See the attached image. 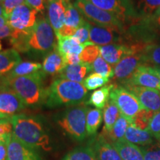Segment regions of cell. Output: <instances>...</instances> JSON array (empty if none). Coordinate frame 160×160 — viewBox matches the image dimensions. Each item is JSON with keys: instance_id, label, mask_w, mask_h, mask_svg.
Listing matches in <instances>:
<instances>
[{"instance_id": "cell-53", "label": "cell", "mask_w": 160, "mask_h": 160, "mask_svg": "<svg viewBox=\"0 0 160 160\" xmlns=\"http://www.w3.org/2000/svg\"><path fill=\"white\" fill-rule=\"evenodd\" d=\"M3 1H4V0H0V3H2V2Z\"/></svg>"}, {"instance_id": "cell-10", "label": "cell", "mask_w": 160, "mask_h": 160, "mask_svg": "<svg viewBox=\"0 0 160 160\" xmlns=\"http://www.w3.org/2000/svg\"><path fill=\"white\" fill-rule=\"evenodd\" d=\"M37 14L38 12L25 2L13 10L8 19V24L13 31H25L35 25Z\"/></svg>"}, {"instance_id": "cell-33", "label": "cell", "mask_w": 160, "mask_h": 160, "mask_svg": "<svg viewBox=\"0 0 160 160\" xmlns=\"http://www.w3.org/2000/svg\"><path fill=\"white\" fill-rule=\"evenodd\" d=\"M141 53L146 65L160 66V42L148 45Z\"/></svg>"}, {"instance_id": "cell-15", "label": "cell", "mask_w": 160, "mask_h": 160, "mask_svg": "<svg viewBox=\"0 0 160 160\" xmlns=\"http://www.w3.org/2000/svg\"><path fill=\"white\" fill-rule=\"evenodd\" d=\"M133 93L144 108L153 112L160 111V91L156 89L139 86H124Z\"/></svg>"}, {"instance_id": "cell-24", "label": "cell", "mask_w": 160, "mask_h": 160, "mask_svg": "<svg viewBox=\"0 0 160 160\" xmlns=\"http://www.w3.org/2000/svg\"><path fill=\"white\" fill-rule=\"evenodd\" d=\"M22 62L19 52L10 48L0 51V76H6Z\"/></svg>"}, {"instance_id": "cell-2", "label": "cell", "mask_w": 160, "mask_h": 160, "mask_svg": "<svg viewBox=\"0 0 160 160\" xmlns=\"http://www.w3.org/2000/svg\"><path fill=\"white\" fill-rule=\"evenodd\" d=\"M13 134L19 141L37 151H53L55 146L51 136L39 118L24 113L11 117Z\"/></svg>"}, {"instance_id": "cell-36", "label": "cell", "mask_w": 160, "mask_h": 160, "mask_svg": "<svg viewBox=\"0 0 160 160\" xmlns=\"http://www.w3.org/2000/svg\"><path fill=\"white\" fill-rule=\"evenodd\" d=\"M109 82V79L104 77L97 73H91L85 77L83 80L82 84L85 88L88 91L95 90L102 88Z\"/></svg>"}, {"instance_id": "cell-41", "label": "cell", "mask_w": 160, "mask_h": 160, "mask_svg": "<svg viewBox=\"0 0 160 160\" xmlns=\"http://www.w3.org/2000/svg\"><path fill=\"white\" fill-rule=\"evenodd\" d=\"M148 130L156 140L160 142V111L154 113L150 122Z\"/></svg>"}, {"instance_id": "cell-54", "label": "cell", "mask_w": 160, "mask_h": 160, "mask_svg": "<svg viewBox=\"0 0 160 160\" xmlns=\"http://www.w3.org/2000/svg\"><path fill=\"white\" fill-rule=\"evenodd\" d=\"M69 1H70V0H69Z\"/></svg>"}, {"instance_id": "cell-13", "label": "cell", "mask_w": 160, "mask_h": 160, "mask_svg": "<svg viewBox=\"0 0 160 160\" xmlns=\"http://www.w3.org/2000/svg\"><path fill=\"white\" fill-rule=\"evenodd\" d=\"M122 86L133 85L160 91V79L149 68V65L139 66Z\"/></svg>"}, {"instance_id": "cell-38", "label": "cell", "mask_w": 160, "mask_h": 160, "mask_svg": "<svg viewBox=\"0 0 160 160\" xmlns=\"http://www.w3.org/2000/svg\"><path fill=\"white\" fill-rule=\"evenodd\" d=\"M144 160H160V142L157 141L151 145L141 146Z\"/></svg>"}, {"instance_id": "cell-22", "label": "cell", "mask_w": 160, "mask_h": 160, "mask_svg": "<svg viewBox=\"0 0 160 160\" xmlns=\"http://www.w3.org/2000/svg\"><path fill=\"white\" fill-rule=\"evenodd\" d=\"M92 71L91 65L81 62L77 65H67L59 74V78L82 83L85 79L86 75Z\"/></svg>"}, {"instance_id": "cell-1", "label": "cell", "mask_w": 160, "mask_h": 160, "mask_svg": "<svg viewBox=\"0 0 160 160\" xmlns=\"http://www.w3.org/2000/svg\"><path fill=\"white\" fill-rule=\"evenodd\" d=\"M13 48L20 53H49L56 47L55 33L48 18L37 19L35 25L25 31H13L10 37Z\"/></svg>"}, {"instance_id": "cell-25", "label": "cell", "mask_w": 160, "mask_h": 160, "mask_svg": "<svg viewBox=\"0 0 160 160\" xmlns=\"http://www.w3.org/2000/svg\"><path fill=\"white\" fill-rule=\"evenodd\" d=\"M116 84L111 83L96 90L90 96L87 105L94 106L98 109H102L110 99V95L112 90L114 88Z\"/></svg>"}, {"instance_id": "cell-14", "label": "cell", "mask_w": 160, "mask_h": 160, "mask_svg": "<svg viewBox=\"0 0 160 160\" xmlns=\"http://www.w3.org/2000/svg\"><path fill=\"white\" fill-rule=\"evenodd\" d=\"M7 147L6 160H43L39 151L22 142L13 134L8 142Z\"/></svg>"}, {"instance_id": "cell-27", "label": "cell", "mask_w": 160, "mask_h": 160, "mask_svg": "<svg viewBox=\"0 0 160 160\" xmlns=\"http://www.w3.org/2000/svg\"><path fill=\"white\" fill-rule=\"evenodd\" d=\"M130 122L122 114L120 113L119 118L113 125V128L108 133H102L104 137L111 142L119 141L125 139V136L128 127L130 125Z\"/></svg>"}, {"instance_id": "cell-3", "label": "cell", "mask_w": 160, "mask_h": 160, "mask_svg": "<svg viewBox=\"0 0 160 160\" xmlns=\"http://www.w3.org/2000/svg\"><path fill=\"white\" fill-rule=\"evenodd\" d=\"M87 96L88 90L82 83L59 78L47 88L45 105L49 108L81 105Z\"/></svg>"}, {"instance_id": "cell-45", "label": "cell", "mask_w": 160, "mask_h": 160, "mask_svg": "<svg viewBox=\"0 0 160 160\" xmlns=\"http://www.w3.org/2000/svg\"><path fill=\"white\" fill-rule=\"evenodd\" d=\"M12 33H13V29L10 27L8 24L3 27H1L0 28V39L11 37Z\"/></svg>"}, {"instance_id": "cell-8", "label": "cell", "mask_w": 160, "mask_h": 160, "mask_svg": "<svg viewBox=\"0 0 160 160\" xmlns=\"http://www.w3.org/2000/svg\"><path fill=\"white\" fill-rule=\"evenodd\" d=\"M99 8L116 16L129 27L139 19L133 0H87Z\"/></svg>"}, {"instance_id": "cell-31", "label": "cell", "mask_w": 160, "mask_h": 160, "mask_svg": "<svg viewBox=\"0 0 160 160\" xmlns=\"http://www.w3.org/2000/svg\"><path fill=\"white\" fill-rule=\"evenodd\" d=\"M135 8L139 19L149 17L160 8V0H137Z\"/></svg>"}, {"instance_id": "cell-40", "label": "cell", "mask_w": 160, "mask_h": 160, "mask_svg": "<svg viewBox=\"0 0 160 160\" xmlns=\"http://www.w3.org/2000/svg\"><path fill=\"white\" fill-rule=\"evenodd\" d=\"M90 27H91V23L85 20L82 25L77 29L74 35L71 37L77 39L80 44L84 45L90 40Z\"/></svg>"}, {"instance_id": "cell-11", "label": "cell", "mask_w": 160, "mask_h": 160, "mask_svg": "<svg viewBox=\"0 0 160 160\" xmlns=\"http://www.w3.org/2000/svg\"><path fill=\"white\" fill-rule=\"evenodd\" d=\"M125 33L111 28L93 25L90 27V41L98 46L125 43Z\"/></svg>"}, {"instance_id": "cell-29", "label": "cell", "mask_w": 160, "mask_h": 160, "mask_svg": "<svg viewBox=\"0 0 160 160\" xmlns=\"http://www.w3.org/2000/svg\"><path fill=\"white\" fill-rule=\"evenodd\" d=\"M42 68V65L39 62L29 61L21 62L10 72L8 74L6 75V77L8 79H11V78L17 77L31 75L41 71Z\"/></svg>"}, {"instance_id": "cell-51", "label": "cell", "mask_w": 160, "mask_h": 160, "mask_svg": "<svg viewBox=\"0 0 160 160\" xmlns=\"http://www.w3.org/2000/svg\"><path fill=\"white\" fill-rule=\"evenodd\" d=\"M6 118H10V117H8V116L0 113V119H6Z\"/></svg>"}, {"instance_id": "cell-21", "label": "cell", "mask_w": 160, "mask_h": 160, "mask_svg": "<svg viewBox=\"0 0 160 160\" xmlns=\"http://www.w3.org/2000/svg\"><path fill=\"white\" fill-rule=\"evenodd\" d=\"M111 143L122 160H144L139 146L130 142L125 139Z\"/></svg>"}, {"instance_id": "cell-5", "label": "cell", "mask_w": 160, "mask_h": 160, "mask_svg": "<svg viewBox=\"0 0 160 160\" xmlns=\"http://www.w3.org/2000/svg\"><path fill=\"white\" fill-rule=\"evenodd\" d=\"M128 42L147 46L160 42V8L149 17L139 19L127 28Z\"/></svg>"}, {"instance_id": "cell-6", "label": "cell", "mask_w": 160, "mask_h": 160, "mask_svg": "<svg viewBox=\"0 0 160 160\" xmlns=\"http://www.w3.org/2000/svg\"><path fill=\"white\" fill-rule=\"evenodd\" d=\"M88 109L85 105H74L66 110L57 120L64 133L75 141H83L87 137L86 116Z\"/></svg>"}, {"instance_id": "cell-37", "label": "cell", "mask_w": 160, "mask_h": 160, "mask_svg": "<svg viewBox=\"0 0 160 160\" xmlns=\"http://www.w3.org/2000/svg\"><path fill=\"white\" fill-rule=\"evenodd\" d=\"M153 114L154 112L145 108L142 109L133 118L131 124L140 130H147Z\"/></svg>"}, {"instance_id": "cell-48", "label": "cell", "mask_w": 160, "mask_h": 160, "mask_svg": "<svg viewBox=\"0 0 160 160\" xmlns=\"http://www.w3.org/2000/svg\"><path fill=\"white\" fill-rule=\"evenodd\" d=\"M149 68L152 72H153V73H154L160 79V66L149 65Z\"/></svg>"}, {"instance_id": "cell-50", "label": "cell", "mask_w": 160, "mask_h": 160, "mask_svg": "<svg viewBox=\"0 0 160 160\" xmlns=\"http://www.w3.org/2000/svg\"><path fill=\"white\" fill-rule=\"evenodd\" d=\"M0 17H2L6 18L5 11H4L3 7H2V5L1 3H0ZM6 19H7V18H6Z\"/></svg>"}, {"instance_id": "cell-49", "label": "cell", "mask_w": 160, "mask_h": 160, "mask_svg": "<svg viewBox=\"0 0 160 160\" xmlns=\"http://www.w3.org/2000/svg\"><path fill=\"white\" fill-rule=\"evenodd\" d=\"M8 25V19L5 17H0V28Z\"/></svg>"}, {"instance_id": "cell-30", "label": "cell", "mask_w": 160, "mask_h": 160, "mask_svg": "<svg viewBox=\"0 0 160 160\" xmlns=\"http://www.w3.org/2000/svg\"><path fill=\"white\" fill-rule=\"evenodd\" d=\"M103 113L101 109H88L86 116V130L88 136H94L102 122Z\"/></svg>"}, {"instance_id": "cell-9", "label": "cell", "mask_w": 160, "mask_h": 160, "mask_svg": "<svg viewBox=\"0 0 160 160\" xmlns=\"http://www.w3.org/2000/svg\"><path fill=\"white\" fill-rule=\"evenodd\" d=\"M110 99L117 105L120 113L131 124L135 116L144 108L137 97L121 85H116L110 95Z\"/></svg>"}, {"instance_id": "cell-39", "label": "cell", "mask_w": 160, "mask_h": 160, "mask_svg": "<svg viewBox=\"0 0 160 160\" xmlns=\"http://www.w3.org/2000/svg\"><path fill=\"white\" fill-rule=\"evenodd\" d=\"M13 135L11 117L0 119V142L8 143Z\"/></svg>"}, {"instance_id": "cell-18", "label": "cell", "mask_w": 160, "mask_h": 160, "mask_svg": "<svg viewBox=\"0 0 160 160\" xmlns=\"http://www.w3.org/2000/svg\"><path fill=\"white\" fill-rule=\"evenodd\" d=\"M27 106L13 90L9 89L0 93V113L8 117L16 115Z\"/></svg>"}, {"instance_id": "cell-32", "label": "cell", "mask_w": 160, "mask_h": 160, "mask_svg": "<svg viewBox=\"0 0 160 160\" xmlns=\"http://www.w3.org/2000/svg\"><path fill=\"white\" fill-rule=\"evenodd\" d=\"M62 160H97L92 146L79 147L68 153Z\"/></svg>"}, {"instance_id": "cell-28", "label": "cell", "mask_w": 160, "mask_h": 160, "mask_svg": "<svg viewBox=\"0 0 160 160\" xmlns=\"http://www.w3.org/2000/svg\"><path fill=\"white\" fill-rule=\"evenodd\" d=\"M119 115L120 111L117 105L112 100L109 99L103 111V133H108L111 131Z\"/></svg>"}, {"instance_id": "cell-34", "label": "cell", "mask_w": 160, "mask_h": 160, "mask_svg": "<svg viewBox=\"0 0 160 160\" xmlns=\"http://www.w3.org/2000/svg\"><path fill=\"white\" fill-rule=\"evenodd\" d=\"M91 68L93 73H99L109 79L110 78H113L114 75L113 68L101 56L98 57L97 59L93 62L91 65Z\"/></svg>"}, {"instance_id": "cell-20", "label": "cell", "mask_w": 160, "mask_h": 160, "mask_svg": "<svg viewBox=\"0 0 160 160\" xmlns=\"http://www.w3.org/2000/svg\"><path fill=\"white\" fill-rule=\"evenodd\" d=\"M67 66L65 59L58 51L56 45L55 48L45 56L42 62V71L45 74H59Z\"/></svg>"}, {"instance_id": "cell-4", "label": "cell", "mask_w": 160, "mask_h": 160, "mask_svg": "<svg viewBox=\"0 0 160 160\" xmlns=\"http://www.w3.org/2000/svg\"><path fill=\"white\" fill-rule=\"evenodd\" d=\"M45 74L42 70L28 76L8 79L10 89L13 90L28 107H37L45 103L47 89L43 86Z\"/></svg>"}, {"instance_id": "cell-43", "label": "cell", "mask_w": 160, "mask_h": 160, "mask_svg": "<svg viewBox=\"0 0 160 160\" xmlns=\"http://www.w3.org/2000/svg\"><path fill=\"white\" fill-rule=\"evenodd\" d=\"M25 2L33 9H35L38 13H42V14L45 13L46 0H25Z\"/></svg>"}, {"instance_id": "cell-42", "label": "cell", "mask_w": 160, "mask_h": 160, "mask_svg": "<svg viewBox=\"0 0 160 160\" xmlns=\"http://www.w3.org/2000/svg\"><path fill=\"white\" fill-rule=\"evenodd\" d=\"M25 2V0H4L1 4L3 7L7 19H8L9 16L11 15L13 10Z\"/></svg>"}, {"instance_id": "cell-7", "label": "cell", "mask_w": 160, "mask_h": 160, "mask_svg": "<svg viewBox=\"0 0 160 160\" xmlns=\"http://www.w3.org/2000/svg\"><path fill=\"white\" fill-rule=\"evenodd\" d=\"M73 5L90 23L111 28L123 33L126 32V26L116 16L99 8L87 0H76Z\"/></svg>"}, {"instance_id": "cell-44", "label": "cell", "mask_w": 160, "mask_h": 160, "mask_svg": "<svg viewBox=\"0 0 160 160\" xmlns=\"http://www.w3.org/2000/svg\"><path fill=\"white\" fill-rule=\"evenodd\" d=\"M65 59L67 65H77V64L82 62L80 59V56L79 54H76V53H68L65 57Z\"/></svg>"}, {"instance_id": "cell-26", "label": "cell", "mask_w": 160, "mask_h": 160, "mask_svg": "<svg viewBox=\"0 0 160 160\" xmlns=\"http://www.w3.org/2000/svg\"><path fill=\"white\" fill-rule=\"evenodd\" d=\"M85 44H80L73 37H58L57 48L59 53L65 59L68 53L80 55L85 48Z\"/></svg>"}, {"instance_id": "cell-12", "label": "cell", "mask_w": 160, "mask_h": 160, "mask_svg": "<svg viewBox=\"0 0 160 160\" xmlns=\"http://www.w3.org/2000/svg\"><path fill=\"white\" fill-rule=\"evenodd\" d=\"M145 64L141 53L127 56L113 67L114 75L113 79L119 85H122L133 75L139 66Z\"/></svg>"}, {"instance_id": "cell-17", "label": "cell", "mask_w": 160, "mask_h": 160, "mask_svg": "<svg viewBox=\"0 0 160 160\" xmlns=\"http://www.w3.org/2000/svg\"><path fill=\"white\" fill-rule=\"evenodd\" d=\"M69 0H48V19L57 36L65 25V11Z\"/></svg>"}, {"instance_id": "cell-46", "label": "cell", "mask_w": 160, "mask_h": 160, "mask_svg": "<svg viewBox=\"0 0 160 160\" xmlns=\"http://www.w3.org/2000/svg\"><path fill=\"white\" fill-rule=\"evenodd\" d=\"M9 81L6 76H0V93L9 90Z\"/></svg>"}, {"instance_id": "cell-23", "label": "cell", "mask_w": 160, "mask_h": 160, "mask_svg": "<svg viewBox=\"0 0 160 160\" xmlns=\"http://www.w3.org/2000/svg\"><path fill=\"white\" fill-rule=\"evenodd\" d=\"M125 139L137 145L146 146L154 143L157 140L148 131V130H140L130 124L126 131Z\"/></svg>"}, {"instance_id": "cell-47", "label": "cell", "mask_w": 160, "mask_h": 160, "mask_svg": "<svg viewBox=\"0 0 160 160\" xmlns=\"http://www.w3.org/2000/svg\"><path fill=\"white\" fill-rule=\"evenodd\" d=\"M8 153L7 143L0 142V160H6Z\"/></svg>"}, {"instance_id": "cell-35", "label": "cell", "mask_w": 160, "mask_h": 160, "mask_svg": "<svg viewBox=\"0 0 160 160\" xmlns=\"http://www.w3.org/2000/svg\"><path fill=\"white\" fill-rule=\"evenodd\" d=\"M100 54V47L92 42H88L85 43V46L83 51L80 53V59L82 62L91 65L97 59Z\"/></svg>"}, {"instance_id": "cell-16", "label": "cell", "mask_w": 160, "mask_h": 160, "mask_svg": "<svg viewBox=\"0 0 160 160\" xmlns=\"http://www.w3.org/2000/svg\"><path fill=\"white\" fill-rule=\"evenodd\" d=\"M85 21V18L75 5L69 2L66 6L65 25L60 30L58 37H71L74 35L77 29Z\"/></svg>"}, {"instance_id": "cell-19", "label": "cell", "mask_w": 160, "mask_h": 160, "mask_svg": "<svg viewBox=\"0 0 160 160\" xmlns=\"http://www.w3.org/2000/svg\"><path fill=\"white\" fill-rule=\"evenodd\" d=\"M92 148L97 160H122L117 150L102 133L93 139Z\"/></svg>"}, {"instance_id": "cell-52", "label": "cell", "mask_w": 160, "mask_h": 160, "mask_svg": "<svg viewBox=\"0 0 160 160\" xmlns=\"http://www.w3.org/2000/svg\"><path fill=\"white\" fill-rule=\"evenodd\" d=\"M2 50V44H1V42H0V51Z\"/></svg>"}]
</instances>
